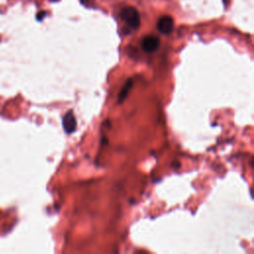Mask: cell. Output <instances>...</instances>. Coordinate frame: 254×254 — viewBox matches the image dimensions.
Wrapping results in <instances>:
<instances>
[{
	"label": "cell",
	"instance_id": "6da1fadb",
	"mask_svg": "<svg viewBox=\"0 0 254 254\" xmlns=\"http://www.w3.org/2000/svg\"><path fill=\"white\" fill-rule=\"evenodd\" d=\"M120 17L132 29H137L140 26V15L133 7H125L121 11Z\"/></svg>",
	"mask_w": 254,
	"mask_h": 254
},
{
	"label": "cell",
	"instance_id": "7a4b0ae2",
	"mask_svg": "<svg viewBox=\"0 0 254 254\" xmlns=\"http://www.w3.org/2000/svg\"><path fill=\"white\" fill-rule=\"evenodd\" d=\"M157 29L164 35L170 34L174 29V20L171 16H163L157 22Z\"/></svg>",
	"mask_w": 254,
	"mask_h": 254
},
{
	"label": "cell",
	"instance_id": "3957f363",
	"mask_svg": "<svg viewBox=\"0 0 254 254\" xmlns=\"http://www.w3.org/2000/svg\"><path fill=\"white\" fill-rule=\"evenodd\" d=\"M76 119L72 110H68L63 118V127L64 131L67 134L74 132V130L76 129Z\"/></svg>",
	"mask_w": 254,
	"mask_h": 254
},
{
	"label": "cell",
	"instance_id": "277c9868",
	"mask_svg": "<svg viewBox=\"0 0 254 254\" xmlns=\"http://www.w3.org/2000/svg\"><path fill=\"white\" fill-rule=\"evenodd\" d=\"M160 41L156 36H146L141 42V47L146 53H153L159 47Z\"/></svg>",
	"mask_w": 254,
	"mask_h": 254
},
{
	"label": "cell",
	"instance_id": "5b68a950",
	"mask_svg": "<svg viewBox=\"0 0 254 254\" xmlns=\"http://www.w3.org/2000/svg\"><path fill=\"white\" fill-rule=\"evenodd\" d=\"M132 85H133V80L131 78L127 79V81L125 82L124 86L122 87L121 91L118 94V103H121V102H123L125 100V98L127 97V95H128Z\"/></svg>",
	"mask_w": 254,
	"mask_h": 254
},
{
	"label": "cell",
	"instance_id": "8992f818",
	"mask_svg": "<svg viewBox=\"0 0 254 254\" xmlns=\"http://www.w3.org/2000/svg\"><path fill=\"white\" fill-rule=\"evenodd\" d=\"M46 16V12H44V11H42V12H40V13H38V15H37V19L39 20V21H41L44 17Z\"/></svg>",
	"mask_w": 254,
	"mask_h": 254
},
{
	"label": "cell",
	"instance_id": "52a82bcc",
	"mask_svg": "<svg viewBox=\"0 0 254 254\" xmlns=\"http://www.w3.org/2000/svg\"><path fill=\"white\" fill-rule=\"evenodd\" d=\"M51 1H58V0H51Z\"/></svg>",
	"mask_w": 254,
	"mask_h": 254
}]
</instances>
